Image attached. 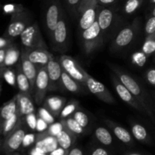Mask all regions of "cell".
<instances>
[{"label":"cell","instance_id":"obj_1","mask_svg":"<svg viewBox=\"0 0 155 155\" xmlns=\"http://www.w3.org/2000/svg\"><path fill=\"white\" fill-rule=\"evenodd\" d=\"M109 68L111 69L114 75L117 77L118 80L130 91L135 98L138 100L144 110H145L146 115H148L153 121H155V110L154 104L151 101V98L147 93L146 91L143 89L142 85L136 81L132 76L126 73L123 70L115 65L109 64Z\"/></svg>","mask_w":155,"mask_h":155},{"label":"cell","instance_id":"obj_2","mask_svg":"<svg viewBox=\"0 0 155 155\" xmlns=\"http://www.w3.org/2000/svg\"><path fill=\"white\" fill-rule=\"evenodd\" d=\"M104 41V35L97 21L91 27L81 31L80 42L85 54H91L101 48Z\"/></svg>","mask_w":155,"mask_h":155},{"label":"cell","instance_id":"obj_3","mask_svg":"<svg viewBox=\"0 0 155 155\" xmlns=\"http://www.w3.org/2000/svg\"><path fill=\"white\" fill-rule=\"evenodd\" d=\"M100 7L97 0H82L77 12L80 31L89 28L97 21Z\"/></svg>","mask_w":155,"mask_h":155},{"label":"cell","instance_id":"obj_4","mask_svg":"<svg viewBox=\"0 0 155 155\" xmlns=\"http://www.w3.org/2000/svg\"><path fill=\"white\" fill-rule=\"evenodd\" d=\"M68 23L65 13H64L50 36L51 46L54 51L64 52L68 49L70 36Z\"/></svg>","mask_w":155,"mask_h":155},{"label":"cell","instance_id":"obj_5","mask_svg":"<svg viewBox=\"0 0 155 155\" xmlns=\"http://www.w3.org/2000/svg\"><path fill=\"white\" fill-rule=\"evenodd\" d=\"M27 124L25 119L22 117L16 128L4 138L2 145V152L4 154L18 151L22 147L24 137L27 132Z\"/></svg>","mask_w":155,"mask_h":155},{"label":"cell","instance_id":"obj_6","mask_svg":"<svg viewBox=\"0 0 155 155\" xmlns=\"http://www.w3.org/2000/svg\"><path fill=\"white\" fill-rule=\"evenodd\" d=\"M139 30V23L138 19L133 24L126 26L117 32L110 45V49L113 51H118L127 48L134 41Z\"/></svg>","mask_w":155,"mask_h":155},{"label":"cell","instance_id":"obj_7","mask_svg":"<svg viewBox=\"0 0 155 155\" xmlns=\"http://www.w3.org/2000/svg\"><path fill=\"white\" fill-rule=\"evenodd\" d=\"M21 44L24 50L31 51L36 48H47V45L41 34L39 25L33 23L27 27L20 36Z\"/></svg>","mask_w":155,"mask_h":155},{"label":"cell","instance_id":"obj_8","mask_svg":"<svg viewBox=\"0 0 155 155\" xmlns=\"http://www.w3.org/2000/svg\"><path fill=\"white\" fill-rule=\"evenodd\" d=\"M33 17L28 10L25 9L19 13L14 14L11 17L10 22L5 32L4 36L9 39H15L21 36L22 32L32 23Z\"/></svg>","mask_w":155,"mask_h":155},{"label":"cell","instance_id":"obj_9","mask_svg":"<svg viewBox=\"0 0 155 155\" xmlns=\"http://www.w3.org/2000/svg\"><path fill=\"white\" fill-rule=\"evenodd\" d=\"M97 22L105 39L114 33V30L120 24V18L113 9L101 6L98 11Z\"/></svg>","mask_w":155,"mask_h":155},{"label":"cell","instance_id":"obj_10","mask_svg":"<svg viewBox=\"0 0 155 155\" xmlns=\"http://www.w3.org/2000/svg\"><path fill=\"white\" fill-rule=\"evenodd\" d=\"M64 13L60 0H45V25L48 37L52 33L58 22Z\"/></svg>","mask_w":155,"mask_h":155},{"label":"cell","instance_id":"obj_11","mask_svg":"<svg viewBox=\"0 0 155 155\" xmlns=\"http://www.w3.org/2000/svg\"><path fill=\"white\" fill-rule=\"evenodd\" d=\"M58 61L65 72L68 73L72 78L86 87V78L89 74L82 68L76 59L71 56L62 54L58 58Z\"/></svg>","mask_w":155,"mask_h":155},{"label":"cell","instance_id":"obj_12","mask_svg":"<svg viewBox=\"0 0 155 155\" xmlns=\"http://www.w3.org/2000/svg\"><path fill=\"white\" fill-rule=\"evenodd\" d=\"M50 82L48 72L45 67L39 68L38 69L37 77L35 81L34 89H33V98L36 104H41L45 98V95L48 91H49Z\"/></svg>","mask_w":155,"mask_h":155},{"label":"cell","instance_id":"obj_13","mask_svg":"<svg viewBox=\"0 0 155 155\" xmlns=\"http://www.w3.org/2000/svg\"><path fill=\"white\" fill-rule=\"evenodd\" d=\"M86 87L91 93L93 94L103 102L109 104H114L116 103L113 95L110 93L108 89L102 83L95 80L89 74H88L86 78Z\"/></svg>","mask_w":155,"mask_h":155},{"label":"cell","instance_id":"obj_14","mask_svg":"<svg viewBox=\"0 0 155 155\" xmlns=\"http://www.w3.org/2000/svg\"><path fill=\"white\" fill-rule=\"evenodd\" d=\"M46 70L49 77L50 87L49 91L61 90L64 89L61 83V75L63 68L59 62L58 59H56L51 54L49 61L46 65Z\"/></svg>","mask_w":155,"mask_h":155},{"label":"cell","instance_id":"obj_15","mask_svg":"<svg viewBox=\"0 0 155 155\" xmlns=\"http://www.w3.org/2000/svg\"><path fill=\"white\" fill-rule=\"evenodd\" d=\"M112 83L114 87L115 91H116L117 94L118 96L123 100L125 103H127L128 105H130L132 108L135 109V110H138V111L141 112L146 114L145 110L141 105L140 103L138 101V100L135 98L134 95L130 92V91L120 81L117 79L116 76H113L111 78Z\"/></svg>","mask_w":155,"mask_h":155},{"label":"cell","instance_id":"obj_16","mask_svg":"<svg viewBox=\"0 0 155 155\" xmlns=\"http://www.w3.org/2000/svg\"><path fill=\"white\" fill-rule=\"evenodd\" d=\"M104 122L105 125L110 129L114 136L116 137L119 142L128 147H133L135 145V139L130 131L123 127L120 124L109 119H104Z\"/></svg>","mask_w":155,"mask_h":155},{"label":"cell","instance_id":"obj_17","mask_svg":"<svg viewBox=\"0 0 155 155\" xmlns=\"http://www.w3.org/2000/svg\"><path fill=\"white\" fill-rule=\"evenodd\" d=\"M33 146L39 151L48 154L51 151L57 148L59 145L57 138L55 136H51L45 131L43 133H37L36 142Z\"/></svg>","mask_w":155,"mask_h":155},{"label":"cell","instance_id":"obj_18","mask_svg":"<svg viewBox=\"0 0 155 155\" xmlns=\"http://www.w3.org/2000/svg\"><path fill=\"white\" fill-rule=\"evenodd\" d=\"M20 63H21V68H22L23 72L24 73L30 81L31 85L32 90L33 93V89H34L35 81H36V77L38 74V69L39 68L34 64L32 61H30V59L27 58V54L24 49H21V59H20Z\"/></svg>","mask_w":155,"mask_h":155},{"label":"cell","instance_id":"obj_19","mask_svg":"<svg viewBox=\"0 0 155 155\" xmlns=\"http://www.w3.org/2000/svg\"><path fill=\"white\" fill-rule=\"evenodd\" d=\"M17 102H18V111L21 117H24L36 111L32 95L20 92L17 94Z\"/></svg>","mask_w":155,"mask_h":155},{"label":"cell","instance_id":"obj_20","mask_svg":"<svg viewBox=\"0 0 155 155\" xmlns=\"http://www.w3.org/2000/svg\"><path fill=\"white\" fill-rule=\"evenodd\" d=\"M24 51L30 61L33 62L38 68L46 67L51 55V53H50L47 48H41L31 51H26V50Z\"/></svg>","mask_w":155,"mask_h":155},{"label":"cell","instance_id":"obj_21","mask_svg":"<svg viewBox=\"0 0 155 155\" xmlns=\"http://www.w3.org/2000/svg\"><path fill=\"white\" fill-rule=\"evenodd\" d=\"M66 103L67 99L64 97L51 95L45 98L43 107L49 110L54 117H59Z\"/></svg>","mask_w":155,"mask_h":155},{"label":"cell","instance_id":"obj_22","mask_svg":"<svg viewBox=\"0 0 155 155\" xmlns=\"http://www.w3.org/2000/svg\"><path fill=\"white\" fill-rule=\"evenodd\" d=\"M93 138L97 144L107 148H112L114 143V135L111 131L104 127H98L93 133Z\"/></svg>","mask_w":155,"mask_h":155},{"label":"cell","instance_id":"obj_23","mask_svg":"<svg viewBox=\"0 0 155 155\" xmlns=\"http://www.w3.org/2000/svg\"><path fill=\"white\" fill-rule=\"evenodd\" d=\"M130 130L133 138L138 142L145 145H151L152 143L151 135L142 124L134 121H130Z\"/></svg>","mask_w":155,"mask_h":155},{"label":"cell","instance_id":"obj_24","mask_svg":"<svg viewBox=\"0 0 155 155\" xmlns=\"http://www.w3.org/2000/svg\"><path fill=\"white\" fill-rule=\"evenodd\" d=\"M61 83L64 89L71 93H86V87L80 84L79 82L74 80L68 73L63 70L61 75Z\"/></svg>","mask_w":155,"mask_h":155},{"label":"cell","instance_id":"obj_25","mask_svg":"<svg viewBox=\"0 0 155 155\" xmlns=\"http://www.w3.org/2000/svg\"><path fill=\"white\" fill-rule=\"evenodd\" d=\"M18 112L17 95H15L8 102L5 103L0 108V128L8 119Z\"/></svg>","mask_w":155,"mask_h":155},{"label":"cell","instance_id":"obj_26","mask_svg":"<svg viewBox=\"0 0 155 155\" xmlns=\"http://www.w3.org/2000/svg\"><path fill=\"white\" fill-rule=\"evenodd\" d=\"M21 51L19 49L18 45L13 42L12 45L8 47L6 50L5 58L2 64V68H11L12 66L16 64L18 61L21 59Z\"/></svg>","mask_w":155,"mask_h":155},{"label":"cell","instance_id":"obj_27","mask_svg":"<svg viewBox=\"0 0 155 155\" xmlns=\"http://www.w3.org/2000/svg\"><path fill=\"white\" fill-rule=\"evenodd\" d=\"M16 83L20 92L30 94V95H33L31 85H30V83L27 76L23 72L20 62L17 66L16 69Z\"/></svg>","mask_w":155,"mask_h":155},{"label":"cell","instance_id":"obj_28","mask_svg":"<svg viewBox=\"0 0 155 155\" xmlns=\"http://www.w3.org/2000/svg\"><path fill=\"white\" fill-rule=\"evenodd\" d=\"M59 146L66 150H70L75 144L77 136L64 127L62 131L56 136Z\"/></svg>","mask_w":155,"mask_h":155},{"label":"cell","instance_id":"obj_29","mask_svg":"<svg viewBox=\"0 0 155 155\" xmlns=\"http://www.w3.org/2000/svg\"><path fill=\"white\" fill-rule=\"evenodd\" d=\"M21 118H22V117H21V115L19 114L18 111L13 116L11 117L9 119H8L3 124L2 127L0 128V136L4 138L6 137L9 133H12L16 128Z\"/></svg>","mask_w":155,"mask_h":155},{"label":"cell","instance_id":"obj_30","mask_svg":"<svg viewBox=\"0 0 155 155\" xmlns=\"http://www.w3.org/2000/svg\"><path fill=\"white\" fill-rule=\"evenodd\" d=\"M61 121L64 127H66L68 130L76 135L77 137L80 136H83L86 133V130L78 124V122L73 117V116L61 120Z\"/></svg>","mask_w":155,"mask_h":155},{"label":"cell","instance_id":"obj_31","mask_svg":"<svg viewBox=\"0 0 155 155\" xmlns=\"http://www.w3.org/2000/svg\"><path fill=\"white\" fill-rule=\"evenodd\" d=\"M79 109V102L77 100H71L70 101L66 103L64 105V108L62 109L61 112L60 114V117L61 120L65 119V118L71 117L75 113V111Z\"/></svg>","mask_w":155,"mask_h":155},{"label":"cell","instance_id":"obj_32","mask_svg":"<svg viewBox=\"0 0 155 155\" xmlns=\"http://www.w3.org/2000/svg\"><path fill=\"white\" fill-rule=\"evenodd\" d=\"M86 155H114V154L110 148L95 143L89 147Z\"/></svg>","mask_w":155,"mask_h":155},{"label":"cell","instance_id":"obj_33","mask_svg":"<svg viewBox=\"0 0 155 155\" xmlns=\"http://www.w3.org/2000/svg\"><path fill=\"white\" fill-rule=\"evenodd\" d=\"M142 51L148 57L155 53V33L147 36L145 42L142 45Z\"/></svg>","mask_w":155,"mask_h":155},{"label":"cell","instance_id":"obj_34","mask_svg":"<svg viewBox=\"0 0 155 155\" xmlns=\"http://www.w3.org/2000/svg\"><path fill=\"white\" fill-rule=\"evenodd\" d=\"M72 116L83 128H84L85 130H87V129L89 128V127L90 120H89V116H88L83 110L78 109V110H76L75 113H74Z\"/></svg>","mask_w":155,"mask_h":155},{"label":"cell","instance_id":"obj_35","mask_svg":"<svg viewBox=\"0 0 155 155\" xmlns=\"http://www.w3.org/2000/svg\"><path fill=\"white\" fill-rule=\"evenodd\" d=\"M144 0H127L124 6V13L127 15H133L142 5Z\"/></svg>","mask_w":155,"mask_h":155},{"label":"cell","instance_id":"obj_36","mask_svg":"<svg viewBox=\"0 0 155 155\" xmlns=\"http://www.w3.org/2000/svg\"><path fill=\"white\" fill-rule=\"evenodd\" d=\"M147 58H148V56L141 50L140 51H136V52L133 53L131 59L133 64L139 67H142L146 63Z\"/></svg>","mask_w":155,"mask_h":155},{"label":"cell","instance_id":"obj_37","mask_svg":"<svg viewBox=\"0 0 155 155\" xmlns=\"http://www.w3.org/2000/svg\"><path fill=\"white\" fill-rule=\"evenodd\" d=\"M37 115L38 117H39L43 119L45 121H46L49 125L55 122V118H54L55 117H54L49 110H47L45 107H39V108L38 109Z\"/></svg>","mask_w":155,"mask_h":155},{"label":"cell","instance_id":"obj_38","mask_svg":"<svg viewBox=\"0 0 155 155\" xmlns=\"http://www.w3.org/2000/svg\"><path fill=\"white\" fill-rule=\"evenodd\" d=\"M82 0H64L67 9L72 17L77 16L78 8Z\"/></svg>","mask_w":155,"mask_h":155},{"label":"cell","instance_id":"obj_39","mask_svg":"<svg viewBox=\"0 0 155 155\" xmlns=\"http://www.w3.org/2000/svg\"><path fill=\"white\" fill-rule=\"evenodd\" d=\"M37 118H38V115L37 114H36L35 112L34 113L30 114L24 117V119H25V122H26V124H27V127H28V128L33 132L36 131V130Z\"/></svg>","mask_w":155,"mask_h":155},{"label":"cell","instance_id":"obj_40","mask_svg":"<svg viewBox=\"0 0 155 155\" xmlns=\"http://www.w3.org/2000/svg\"><path fill=\"white\" fill-rule=\"evenodd\" d=\"M25 8L21 4H7L4 6L3 10L6 14H10L11 15L14 14L19 13L25 10Z\"/></svg>","mask_w":155,"mask_h":155},{"label":"cell","instance_id":"obj_41","mask_svg":"<svg viewBox=\"0 0 155 155\" xmlns=\"http://www.w3.org/2000/svg\"><path fill=\"white\" fill-rule=\"evenodd\" d=\"M63 129L64 126L63 124H62L61 121L60 120V122H54L53 123V124H50L48 130H46V132L48 134L51 135V136H55L56 137V136L62 131Z\"/></svg>","mask_w":155,"mask_h":155},{"label":"cell","instance_id":"obj_42","mask_svg":"<svg viewBox=\"0 0 155 155\" xmlns=\"http://www.w3.org/2000/svg\"><path fill=\"white\" fill-rule=\"evenodd\" d=\"M3 77L5 79L6 81L12 86H15L16 83V71H13L10 68H5Z\"/></svg>","mask_w":155,"mask_h":155},{"label":"cell","instance_id":"obj_43","mask_svg":"<svg viewBox=\"0 0 155 155\" xmlns=\"http://www.w3.org/2000/svg\"><path fill=\"white\" fill-rule=\"evenodd\" d=\"M36 137H37V133H27L24 137V142H23V148H29L31 145H34L36 142Z\"/></svg>","mask_w":155,"mask_h":155},{"label":"cell","instance_id":"obj_44","mask_svg":"<svg viewBox=\"0 0 155 155\" xmlns=\"http://www.w3.org/2000/svg\"><path fill=\"white\" fill-rule=\"evenodd\" d=\"M145 30L147 36L155 33V16H152L148 20L145 24Z\"/></svg>","mask_w":155,"mask_h":155},{"label":"cell","instance_id":"obj_45","mask_svg":"<svg viewBox=\"0 0 155 155\" xmlns=\"http://www.w3.org/2000/svg\"><path fill=\"white\" fill-rule=\"evenodd\" d=\"M48 127H49V124L46 121H45L43 119L38 117L37 124H36V132H38V133H43V132H45L48 130Z\"/></svg>","mask_w":155,"mask_h":155},{"label":"cell","instance_id":"obj_46","mask_svg":"<svg viewBox=\"0 0 155 155\" xmlns=\"http://www.w3.org/2000/svg\"><path fill=\"white\" fill-rule=\"evenodd\" d=\"M145 78L150 85L155 87V68H149L146 71Z\"/></svg>","mask_w":155,"mask_h":155},{"label":"cell","instance_id":"obj_47","mask_svg":"<svg viewBox=\"0 0 155 155\" xmlns=\"http://www.w3.org/2000/svg\"><path fill=\"white\" fill-rule=\"evenodd\" d=\"M68 155H86V152L83 151V148L79 146H73L68 151Z\"/></svg>","mask_w":155,"mask_h":155},{"label":"cell","instance_id":"obj_48","mask_svg":"<svg viewBox=\"0 0 155 155\" xmlns=\"http://www.w3.org/2000/svg\"><path fill=\"white\" fill-rule=\"evenodd\" d=\"M13 43V39H9L3 36L2 37H0V49L5 48H8L10 45Z\"/></svg>","mask_w":155,"mask_h":155},{"label":"cell","instance_id":"obj_49","mask_svg":"<svg viewBox=\"0 0 155 155\" xmlns=\"http://www.w3.org/2000/svg\"><path fill=\"white\" fill-rule=\"evenodd\" d=\"M68 151L69 150H66L64 148H61V147L58 146L57 148L51 151L48 155H68Z\"/></svg>","mask_w":155,"mask_h":155},{"label":"cell","instance_id":"obj_50","mask_svg":"<svg viewBox=\"0 0 155 155\" xmlns=\"http://www.w3.org/2000/svg\"><path fill=\"white\" fill-rule=\"evenodd\" d=\"M117 0H97L98 5L102 7H108L114 5Z\"/></svg>","mask_w":155,"mask_h":155},{"label":"cell","instance_id":"obj_51","mask_svg":"<svg viewBox=\"0 0 155 155\" xmlns=\"http://www.w3.org/2000/svg\"><path fill=\"white\" fill-rule=\"evenodd\" d=\"M6 50H7V48L0 49V68H2V64L3 63H4L5 58Z\"/></svg>","mask_w":155,"mask_h":155},{"label":"cell","instance_id":"obj_52","mask_svg":"<svg viewBox=\"0 0 155 155\" xmlns=\"http://www.w3.org/2000/svg\"><path fill=\"white\" fill-rule=\"evenodd\" d=\"M123 155H149L145 153L139 152V151H128V152L124 153Z\"/></svg>","mask_w":155,"mask_h":155},{"label":"cell","instance_id":"obj_53","mask_svg":"<svg viewBox=\"0 0 155 155\" xmlns=\"http://www.w3.org/2000/svg\"><path fill=\"white\" fill-rule=\"evenodd\" d=\"M5 68H0V93H1V89H2V80L3 78V74H4Z\"/></svg>","mask_w":155,"mask_h":155},{"label":"cell","instance_id":"obj_54","mask_svg":"<svg viewBox=\"0 0 155 155\" xmlns=\"http://www.w3.org/2000/svg\"><path fill=\"white\" fill-rule=\"evenodd\" d=\"M5 155H25L22 153L19 152V151H15V152H11V153H7V154H5Z\"/></svg>","mask_w":155,"mask_h":155},{"label":"cell","instance_id":"obj_55","mask_svg":"<svg viewBox=\"0 0 155 155\" xmlns=\"http://www.w3.org/2000/svg\"><path fill=\"white\" fill-rule=\"evenodd\" d=\"M2 145H3V141L2 140V139L0 138V152L2 151Z\"/></svg>","mask_w":155,"mask_h":155},{"label":"cell","instance_id":"obj_56","mask_svg":"<svg viewBox=\"0 0 155 155\" xmlns=\"http://www.w3.org/2000/svg\"><path fill=\"white\" fill-rule=\"evenodd\" d=\"M151 95H152V97H153V98H154V102H155V91H152V92H151Z\"/></svg>","mask_w":155,"mask_h":155},{"label":"cell","instance_id":"obj_57","mask_svg":"<svg viewBox=\"0 0 155 155\" xmlns=\"http://www.w3.org/2000/svg\"><path fill=\"white\" fill-rule=\"evenodd\" d=\"M151 15H152V16H155V6L154 8H153L152 12H151Z\"/></svg>","mask_w":155,"mask_h":155},{"label":"cell","instance_id":"obj_58","mask_svg":"<svg viewBox=\"0 0 155 155\" xmlns=\"http://www.w3.org/2000/svg\"><path fill=\"white\" fill-rule=\"evenodd\" d=\"M151 3H154V4H155V0H151Z\"/></svg>","mask_w":155,"mask_h":155}]
</instances>
